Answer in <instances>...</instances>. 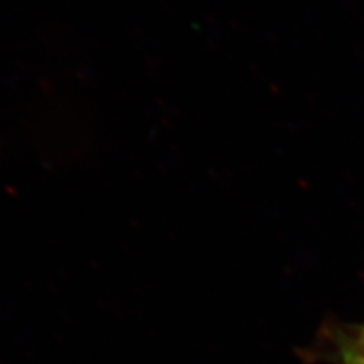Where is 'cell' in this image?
<instances>
[{"mask_svg": "<svg viewBox=\"0 0 364 364\" xmlns=\"http://www.w3.org/2000/svg\"><path fill=\"white\" fill-rule=\"evenodd\" d=\"M318 352L333 364H364V322L328 326Z\"/></svg>", "mask_w": 364, "mask_h": 364, "instance_id": "6da1fadb", "label": "cell"}]
</instances>
